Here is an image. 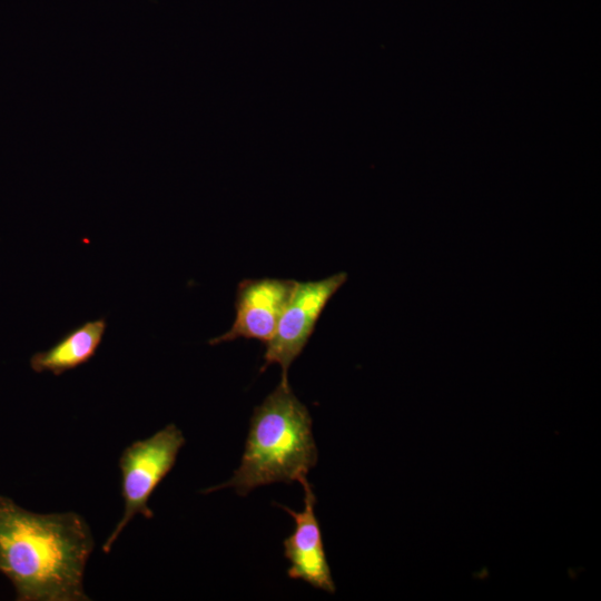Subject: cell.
<instances>
[{
  "mask_svg": "<svg viewBox=\"0 0 601 601\" xmlns=\"http://www.w3.org/2000/svg\"><path fill=\"white\" fill-rule=\"evenodd\" d=\"M318 460L307 407L279 384L255 407L240 465L233 477L204 493L233 487L239 495L276 482L306 477Z\"/></svg>",
  "mask_w": 601,
  "mask_h": 601,
  "instance_id": "obj_2",
  "label": "cell"
},
{
  "mask_svg": "<svg viewBox=\"0 0 601 601\" xmlns=\"http://www.w3.org/2000/svg\"><path fill=\"white\" fill-rule=\"evenodd\" d=\"M107 321L104 317L87 321L66 333L47 351L37 352L30 358V366L36 373L50 372L60 376L67 371L89 362L97 353Z\"/></svg>",
  "mask_w": 601,
  "mask_h": 601,
  "instance_id": "obj_7",
  "label": "cell"
},
{
  "mask_svg": "<svg viewBox=\"0 0 601 601\" xmlns=\"http://www.w3.org/2000/svg\"><path fill=\"white\" fill-rule=\"evenodd\" d=\"M299 483L304 489V510L296 512L279 505L295 522L293 533L283 542L284 555L289 562L287 574L290 579L303 580L315 589L334 593L336 589L315 515L316 496L307 477H303Z\"/></svg>",
  "mask_w": 601,
  "mask_h": 601,
  "instance_id": "obj_6",
  "label": "cell"
},
{
  "mask_svg": "<svg viewBox=\"0 0 601 601\" xmlns=\"http://www.w3.org/2000/svg\"><path fill=\"white\" fill-rule=\"evenodd\" d=\"M93 546L81 515L35 513L0 495V573L17 600H89L83 577Z\"/></svg>",
  "mask_w": 601,
  "mask_h": 601,
  "instance_id": "obj_1",
  "label": "cell"
},
{
  "mask_svg": "<svg viewBox=\"0 0 601 601\" xmlns=\"http://www.w3.org/2000/svg\"><path fill=\"white\" fill-rule=\"evenodd\" d=\"M294 279L246 278L237 286L235 321L224 334L208 341L210 345L237 338L257 339L267 344L296 286Z\"/></svg>",
  "mask_w": 601,
  "mask_h": 601,
  "instance_id": "obj_5",
  "label": "cell"
},
{
  "mask_svg": "<svg viewBox=\"0 0 601 601\" xmlns=\"http://www.w3.org/2000/svg\"><path fill=\"white\" fill-rule=\"evenodd\" d=\"M185 443L183 432L175 424H169L147 439L135 441L122 451L119 469L125 509L121 519L102 545L105 553H109L115 541L134 516L137 514L146 519L154 516L148 501L174 467Z\"/></svg>",
  "mask_w": 601,
  "mask_h": 601,
  "instance_id": "obj_3",
  "label": "cell"
},
{
  "mask_svg": "<svg viewBox=\"0 0 601 601\" xmlns=\"http://www.w3.org/2000/svg\"><path fill=\"white\" fill-rule=\"evenodd\" d=\"M347 274L342 272L319 280L297 282L283 312L272 339L266 344L264 365L278 364L280 383L288 384V370L307 345L329 299L344 285Z\"/></svg>",
  "mask_w": 601,
  "mask_h": 601,
  "instance_id": "obj_4",
  "label": "cell"
}]
</instances>
